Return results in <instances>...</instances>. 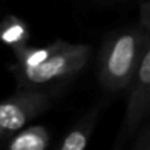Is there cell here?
I'll return each instance as SVG.
<instances>
[{"label": "cell", "instance_id": "6da1fadb", "mask_svg": "<svg viewBox=\"0 0 150 150\" xmlns=\"http://www.w3.org/2000/svg\"><path fill=\"white\" fill-rule=\"evenodd\" d=\"M147 41L149 30L143 22L108 35L97 59L99 83L106 91L121 93L129 88Z\"/></svg>", "mask_w": 150, "mask_h": 150}, {"label": "cell", "instance_id": "7a4b0ae2", "mask_svg": "<svg viewBox=\"0 0 150 150\" xmlns=\"http://www.w3.org/2000/svg\"><path fill=\"white\" fill-rule=\"evenodd\" d=\"M90 57L91 47L88 44L57 40L56 49L38 66L24 69L13 65L11 71L18 87H43L75 77L86 68Z\"/></svg>", "mask_w": 150, "mask_h": 150}, {"label": "cell", "instance_id": "3957f363", "mask_svg": "<svg viewBox=\"0 0 150 150\" xmlns=\"http://www.w3.org/2000/svg\"><path fill=\"white\" fill-rule=\"evenodd\" d=\"M140 22L149 30V41L141 60L137 66L134 78L128 88V103L124 113V119L116 135L113 149H122L129 138L135 134L138 127L150 115V6L143 5L140 8Z\"/></svg>", "mask_w": 150, "mask_h": 150}, {"label": "cell", "instance_id": "277c9868", "mask_svg": "<svg viewBox=\"0 0 150 150\" xmlns=\"http://www.w3.org/2000/svg\"><path fill=\"white\" fill-rule=\"evenodd\" d=\"M50 106L52 97L43 87H18L15 94L0 102V129L9 137Z\"/></svg>", "mask_w": 150, "mask_h": 150}, {"label": "cell", "instance_id": "5b68a950", "mask_svg": "<svg viewBox=\"0 0 150 150\" xmlns=\"http://www.w3.org/2000/svg\"><path fill=\"white\" fill-rule=\"evenodd\" d=\"M100 116V106L93 108L90 112H87L74 128L62 138L59 149L60 150H84L88 146L90 137L97 125Z\"/></svg>", "mask_w": 150, "mask_h": 150}, {"label": "cell", "instance_id": "8992f818", "mask_svg": "<svg viewBox=\"0 0 150 150\" xmlns=\"http://www.w3.org/2000/svg\"><path fill=\"white\" fill-rule=\"evenodd\" d=\"M12 135V134H11ZM50 144V132L44 125H30L13 132L8 140L9 150H44Z\"/></svg>", "mask_w": 150, "mask_h": 150}, {"label": "cell", "instance_id": "52a82bcc", "mask_svg": "<svg viewBox=\"0 0 150 150\" xmlns=\"http://www.w3.org/2000/svg\"><path fill=\"white\" fill-rule=\"evenodd\" d=\"M31 38L27 22L15 15H6L0 19V44L13 49L27 44Z\"/></svg>", "mask_w": 150, "mask_h": 150}, {"label": "cell", "instance_id": "ba28073f", "mask_svg": "<svg viewBox=\"0 0 150 150\" xmlns=\"http://www.w3.org/2000/svg\"><path fill=\"white\" fill-rule=\"evenodd\" d=\"M56 46H57V40L50 44H46V46H30L28 43L16 46V47L11 49L16 57L15 66L24 68V69L38 66L52 54V52L56 49Z\"/></svg>", "mask_w": 150, "mask_h": 150}, {"label": "cell", "instance_id": "9c48e42d", "mask_svg": "<svg viewBox=\"0 0 150 150\" xmlns=\"http://www.w3.org/2000/svg\"><path fill=\"white\" fill-rule=\"evenodd\" d=\"M132 149L134 150H150V122L141 124L135 134L132 135Z\"/></svg>", "mask_w": 150, "mask_h": 150}, {"label": "cell", "instance_id": "30bf717a", "mask_svg": "<svg viewBox=\"0 0 150 150\" xmlns=\"http://www.w3.org/2000/svg\"><path fill=\"white\" fill-rule=\"evenodd\" d=\"M140 2H141L143 5H149V6H150V0H140Z\"/></svg>", "mask_w": 150, "mask_h": 150}, {"label": "cell", "instance_id": "8fae6325", "mask_svg": "<svg viewBox=\"0 0 150 150\" xmlns=\"http://www.w3.org/2000/svg\"><path fill=\"white\" fill-rule=\"evenodd\" d=\"M2 138H6V137H5V134L2 132V129H0V140H2Z\"/></svg>", "mask_w": 150, "mask_h": 150}]
</instances>
